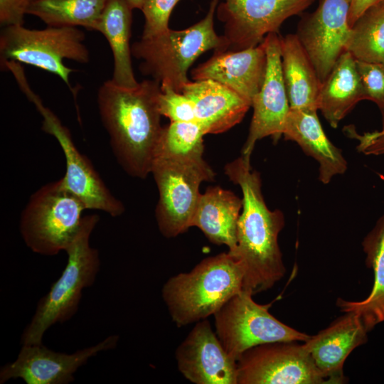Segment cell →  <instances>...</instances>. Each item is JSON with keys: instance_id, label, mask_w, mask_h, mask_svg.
I'll list each match as a JSON object with an SVG mask.
<instances>
[{"instance_id": "6da1fadb", "label": "cell", "mask_w": 384, "mask_h": 384, "mask_svg": "<svg viewBox=\"0 0 384 384\" xmlns=\"http://www.w3.org/2000/svg\"><path fill=\"white\" fill-rule=\"evenodd\" d=\"M225 174L242 192L237 245L228 252L242 268V289L253 295L272 288L286 272L278 243L284 218L281 210L267 206L260 175L252 169L250 158L242 155L227 164Z\"/></svg>"}, {"instance_id": "7a4b0ae2", "label": "cell", "mask_w": 384, "mask_h": 384, "mask_svg": "<svg viewBox=\"0 0 384 384\" xmlns=\"http://www.w3.org/2000/svg\"><path fill=\"white\" fill-rule=\"evenodd\" d=\"M161 83L144 80L123 87L112 80L97 91V106L111 147L130 176L144 178L151 171L155 150L163 127L158 108Z\"/></svg>"}, {"instance_id": "3957f363", "label": "cell", "mask_w": 384, "mask_h": 384, "mask_svg": "<svg viewBox=\"0 0 384 384\" xmlns=\"http://www.w3.org/2000/svg\"><path fill=\"white\" fill-rule=\"evenodd\" d=\"M242 282L240 263L228 252H223L170 277L161 296L172 321L181 327L213 315L242 289Z\"/></svg>"}, {"instance_id": "277c9868", "label": "cell", "mask_w": 384, "mask_h": 384, "mask_svg": "<svg viewBox=\"0 0 384 384\" xmlns=\"http://www.w3.org/2000/svg\"><path fill=\"white\" fill-rule=\"evenodd\" d=\"M98 221L96 214L83 216L79 230L65 251L66 266L38 302L22 334L23 345L43 343V337L51 326L70 319L77 312L82 290L92 285L100 270L98 251L90 245L91 233Z\"/></svg>"}, {"instance_id": "5b68a950", "label": "cell", "mask_w": 384, "mask_h": 384, "mask_svg": "<svg viewBox=\"0 0 384 384\" xmlns=\"http://www.w3.org/2000/svg\"><path fill=\"white\" fill-rule=\"evenodd\" d=\"M219 0H211L208 11L201 21L187 28H170L157 35L142 38L132 44V55L142 62L140 72L178 92L189 80L187 73L194 61L205 52L219 51L223 38L214 28V15Z\"/></svg>"}, {"instance_id": "8992f818", "label": "cell", "mask_w": 384, "mask_h": 384, "mask_svg": "<svg viewBox=\"0 0 384 384\" xmlns=\"http://www.w3.org/2000/svg\"><path fill=\"white\" fill-rule=\"evenodd\" d=\"M83 203L62 179L40 187L30 197L20 217V233L28 247L42 255L65 251L79 230Z\"/></svg>"}, {"instance_id": "52a82bcc", "label": "cell", "mask_w": 384, "mask_h": 384, "mask_svg": "<svg viewBox=\"0 0 384 384\" xmlns=\"http://www.w3.org/2000/svg\"><path fill=\"white\" fill-rule=\"evenodd\" d=\"M85 33L77 27L28 29L23 25L4 26L0 33L1 65L7 61L28 64L60 77L71 87L69 76L75 70L63 60L80 63L90 61Z\"/></svg>"}, {"instance_id": "ba28073f", "label": "cell", "mask_w": 384, "mask_h": 384, "mask_svg": "<svg viewBox=\"0 0 384 384\" xmlns=\"http://www.w3.org/2000/svg\"><path fill=\"white\" fill-rule=\"evenodd\" d=\"M159 198L156 219L161 233L174 238L191 227L203 181H213L215 174L203 159H156L151 171Z\"/></svg>"}, {"instance_id": "9c48e42d", "label": "cell", "mask_w": 384, "mask_h": 384, "mask_svg": "<svg viewBox=\"0 0 384 384\" xmlns=\"http://www.w3.org/2000/svg\"><path fill=\"white\" fill-rule=\"evenodd\" d=\"M270 304L256 303L244 289L229 299L214 314L215 333L228 355L235 360L258 345L306 341L311 336L279 321L269 312Z\"/></svg>"}, {"instance_id": "30bf717a", "label": "cell", "mask_w": 384, "mask_h": 384, "mask_svg": "<svg viewBox=\"0 0 384 384\" xmlns=\"http://www.w3.org/2000/svg\"><path fill=\"white\" fill-rule=\"evenodd\" d=\"M17 82L43 117L42 130L53 136L63 151L66 171L61 179L66 188L86 209L102 210L112 217L121 215L124 211L123 203L112 194L88 158L78 151L68 129L31 90L25 75L18 77Z\"/></svg>"}, {"instance_id": "8fae6325", "label": "cell", "mask_w": 384, "mask_h": 384, "mask_svg": "<svg viewBox=\"0 0 384 384\" xmlns=\"http://www.w3.org/2000/svg\"><path fill=\"white\" fill-rule=\"evenodd\" d=\"M315 0H224L216 8L223 23L220 50L256 47L270 33H277L289 18L298 15Z\"/></svg>"}, {"instance_id": "7c38bea8", "label": "cell", "mask_w": 384, "mask_h": 384, "mask_svg": "<svg viewBox=\"0 0 384 384\" xmlns=\"http://www.w3.org/2000/svg\"><path fill=\"white\" fill-rule=\"evenodd\" d=\"M274 342L256 346L237 361V384L331 383L304 343Z\"/></svg>"}, {"instance_id": "4fadbf2b", "label": "cell", "mask_w": 384, "mask_h": 384, "mask_svg": "<svg viewBox=\"0 0 384 384\" xmlns=\"http://www.w3.org/2000/svg\"><path fill=\"white\" fill-rule=\"evenodd\" d=\"M349 0H321L316 9L299 22L297 36L323 82L346 51L351 27Z\"/></svg>"}, {"instance_id": "5bb4252c", "label": "cell", "mask_w": 384, "mask_h": 384, "mask_svg": "<svg viewBox=\"0 0 384 384\" xmlns=\"http://www.w3.org/2000/svg\"><path fill=\"white\" fill-rule=\"evenodd\" d=\"M119 336L112 335L97 344L70 354L52 351L41 344L23 345L16 359L0 370V383L21 378L26 384H68L74 373L100 351L115 348Z\"/></svg>"}, {"instance_id": "9a60e30c", "label": "cell", "mask_w": 384, "mask_h": 384, "mask_svg": "<svg viewBox=\"0 0 384 384\" xmlns=\"http://www.w3.org/2000/svg\"><path fill=\"white\" fill-rule=\"evenodd\" d=\"M267 68L260 90L252 100L253 114L242 155L250 158L256 142L267 137L277 141L283 135L290 110L281 66L280 36L270 33L264 39Z\"/></svg>"}, {"instance_id": "2e32d148", "label": "cell", "mask_w": 384, "mask_h": 384, "mask_svg": "<svg viewBox=\"0 0 384 384\" xmlns=\"http://www.w3.org/2000/svg\"><path fill=\"white\" fill-rule=\"evenodd\" d=\"M179 372L195 384H237V361L220 341L206 319L196 323L177 347Z\"/></svg>"}, {"instance_id": "e0dca14e", "label": "cell", "mask_w": 384, "mask_h": 384, "mask_svg": "<svg viewBox=\"0 0 384 384\" xmlns=\"http://www.w3.org/2000/svg\"><path fill=\"white\" fill-rule=\"evenodd\" d=\"M267 68L264 41L256 47L213 55L191 70L193 80H213L233 90L252 102L260 90Z\"/></svg>"}, {"instance_id": "ac0fdd59", "label": "cell", "mask_w": 384, "mask_h": 384, "mask_svg": "<svg viewBox=\"0 0 384 384\" xmlns=\"http://www.w3.org/2000/svg\"><path fill=\"white\" fill-rule=\"evenodd\" d=\"M367 332L357 314L346 312L329 327L311 336L304 344L331 383H342L346 380L343 375L344 361L353 349L366 341Z\"/></svg>"}, {"instance_id": "d6986e66", "label": "cell", "mask_w": 384, "mask_h": 384, "mask_svg": "<svg viewBox=\"0 0 384 384\" xmlns=\"http://www.w3.org/2000/svg\"><path fill=\"white\" fill-rule=\"evenodd\" d=\"M193 103L196 121L207 134L224 132L245 117L252 102L213 80L188 81L181 90Z\"/></svg>"}, {"instance_id": "ffe728a7", "label": "cell", "mask_w": 384, "mask_h": 384, "mask_svg": "<svg viewBox=\"0 0 384 384\" xmlns=\"http://www.w3.org/2000/svg\"><path fill=\"white\" fill-rule=\"evenodd\" d=\"M316 110H291L287 116L283 136L295 142L305 154L319 164V179L329 183L336 175L347 170V161L341 151L326 137Z\"/></svg>"}, {"instance_id": "44dd1931", "label": "cell", "mask_w": 384, "mask_h": 384, "mask_svg": "<svg viewBox=\"0 0 384 384\" xmlns=\"http://www.w3.org/2000/svg\"><path fill=\"white\" fill-rule=\"evenodd\" d=\"M280 51L282 77L290 109L318 110L322 82L297 34L280 36Z\"/></svg>"}, {"instance_id": "7402d4cb", "label": "cell", "mask_w": 384, "mask_h": 384, "mask_svg": "<svg viewBox=\"0 0 384 384\" xmlns=\"http://www.w3.org/2000/svg\"><path fill=\"white\" fill-rule=\"evenodd\" d=\"M242 198L220 186L210 187L201 195L191 227L198 228L213 244L225 245L228 252L237 245L238 223Z\"/></svg>"}, {"instance_id": "603a6c76", "label": "cell", "mask_w": 384, "mask_h": 384, "mask_svg": "<svg viewBox=\"0 0 384 384\" xmlns=\"http://www.w3.org/2000/svg\"><path fill=\"white\" fill-rule=\"evenodd\" d=\"M363 100H366V94L356 61L346 50L322 82L318 110L333 128H336L355 105Z\"/></svg>"}, {"instance_id": "cb8c5ba5", "label": "cell", "mask_w": 384, "mask_h": 384, "mask_svg": "<svg viewBox=\"0 0 384 384\" xmlns=\"http://www.w3.org/2000/svg\"><path fill=\"white\" fill-rule=\"evenodd\" d=\"M132 9L126 0H107L95 31L107 39L114 58L112 81L123 87H134L130 46Z\"/></svg>"}, {"instance_id": "d4e9b609", "label": "cell", "mask_w": 384, "mask_h": 384, "mask_svg": "<svg viewBox=\"0 0 384 384\" xmlns=\"http://www.w3.org/2000/svg\"><path fill=\"white\" fill-rule=\"evenodd\" d=\"M363 248L366 264L373 269L374 283L370 294L360 302L338 298L336 304L343 312H353L362 320L368 331L384 321V215L366 236Z\"/></svg>"}, {"instance_id": "484cf974", "label": "cell", "mask_w": 384, "mask_h": 384, "mask_svg": "<svg viewBox=\"0 0 384 384\" xmlns=\"http://www.w3.org/2000/svg\"><path fill=\"white\" fill-rule=\"evenodd\" d=\"M107 0H35L27 14L51 27L82 26L95 31Z\"/></svg>"}, {"instance_id": "4316f807", "label": "cell", "mask_w": 384, "mask_h": 384, "mask_svg": "<svg viewBox=\"0 0 384 384\" xmlns=\"http://www.w3.org/2000/svg\"><path fill=\"white\" fill-rule=\"evenodd\" d=\"M346 50L358 61L384 63V7L376 4L358 18Z\"/></svg>"}, {"instance_id": "83f0119b", "label": "cell", "mask_w": 384, "mask_h": 384, "mask_svg": "<svg viewBox=\"0 0 384 384\" xmlns=\"http://www.w3.org/2000/svg\"><path fill=\"white\" fill-rule=\"evenodd\" d=\"M206 134L197 121L171 122L163 127L154 161L156 159H203Z\"/></svg>"}, {"instance_id": "f1b7e54d", "label": "cell", "mask_w": 384, "mask_h": 384, "mask_svg": "<svg viewBox=\"0 0 384 384\" xmlns=\"http://www.w3.org/2000/svg\"><path fill=\"white\" fill-rule=\"evenodd\" d=\"M157 102L161 115L168 117L171 122L196 121L192 101L169 86L161 85Z\"/></svg>"}, {"instance_id": "f546056e", "label": "cell", "mask_w": 384, "mask_h": 384, "mask_svg": "<svg viewBox=\"0 0 384 384\" xmlns=\"http://www.w3.org/2000/svg\"><path fill=\"white\" fill-rule=\"evenodd\" d=\"M180 0H144L141 9L144 16L142 38H149L169 28L171 14Z\"/></svg>"}, {"instance_id": "4dcf8cb0", "label": "cell", "mask_w": 384, "mask_h": 384, "mask_svg": "<svg viewBox=\"0 0 384 384\" xmlns=\"http://www.w3.org/2000/svg\"><path fill=\"white\" fill-rule=\"evenodd\" d=\"M356 61L366 100L384 110V63Z\"/></svg>"}, {"instance_id": "1f68e13d", "label": "cell", "mask_w": 384, "mask_h": 384, "mask_svg": "<svg viewBox=\"0 0 384 384\" xmlns=\"http://www.w3.org/2000/svg\"><path fill=\"white\" fill-rule=\"evenodd\" d=\"M35 0H0L1 26L23 25L24 16Z\"/></svg>"}, {"instance_id": "d6a6232c", "label": "cell", "mask_w": 384, "mask_h": 384, "mask_svg": "<svg viewBox=\"0 0 384 384\" xmlns=\"http://www.w3.org/2000/svg\"><path fill=\"white\" fill-rule=\"evenodd\" d=\"M381 113L383 129L380 131L358 134L354 129H350L348 130L350 135L359 142L357 148L360 152L366 154L370 149L384 144V110H381Z\"/></svg>"}, {"instance_id": "836d02e7", "label": "cell", "mask_w": 384, "mask_h": 384, "mask_svg": "<svg viewBox=\"0 0 384 384\" xmlns=\"http://www.w3.org/2000/svg\"><path fill=\"white\" fill-rule=\"evenodd\" d=\"M380 0H349L348 23L351 27L368 9L378 4Z\"/></svg>"}, {"instance_id": "e575fe53", "label": "cell", "mask_w": 384, "mask_h": 384, "mask_svg": "<svg viewBox=\"0 0 384 384\" xmlns=\"http://www.w3.org/2000/svg\"><path fill=\"white\" fill-rule=\"evenodd\" d=\"M384 154V144L376 146L368 151L366 154Z\"/></svg>"}, {"instance_id": "d590c367", "label": "cell", "mask_w": 384, "mask_h": 384, "mask_svg": "<svg viewBox=\"0 0 384 384\" xmlns=\"http://www.w3.org/2000/svg\"><path fill=\"white\" fill-rule=\"evenodd\" d=\"M132 9H141L144 0H126Z\"/></svg>"}, {"instance_id": "8d00e7d4", "label": "cell", "mask_w": 384, "mask_h": 384, "mask_svg": "<svg viewBox=\"0 0 384 384\" xmlns=\"http://www.w3.org/2000/svg\"><path fill=\"white\" fill-rule=\"evenodd\" d=\"M378 5L384 7V0H380L379 2L378 3Z\"/></svg>"}]
</instances>
